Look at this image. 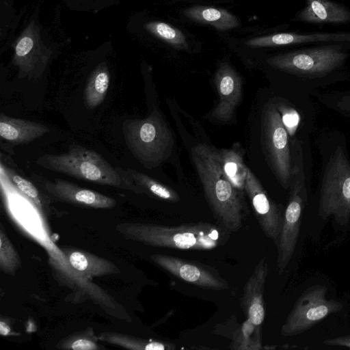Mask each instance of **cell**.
<instances>
[{
  "label": "cell",
  "mask_w": 350,
  "mask_h": 350,
  "mask_svg": "<svg viewBox=\"0 0 350 350\" xmlns=\"http://www.w3.org/2000/svg\"><path fill=\"white\" fill-rule=\"evenodd\" d=\"M191 157L214 217L229 232L239 230L248 210L243 193L224 173L217 149L200 144L191 148Z\"/></svg>",
  "instance_id": "obj_1"
},
{
  "label": "cell",
  "mask_w": 350,
  "mask_h": 350,
  "mask_svg": "<svg viewBox=\"0 0 350 350\" xmlns=\"http://www.w3.org/2000/svg\"><path fill=\"white\" fill-rule=\"evenodd\" d=\"M116 228L127 239L152 247L180 250H212L224 244L229 238L228 230L208 222L178 226L126 222Z\"/></svg>",
  "instance_id": "obj_2"
},
{
  "label": "cell",
  "mask_w": 350,
  "mask_h": 350,
  "mask_svg": "<svg viewBox=\"0 0 350 350\" xmlns=\"http://www.w3.org/2000/svg\"><path fill=\"white\" fill-rule=\"evenodd\" d=\"M348 55L334 46L279 54L267 59L273 68L295 77L302 85L301 94L310 96L329 85L330 75L345 62Z\"/></svg>",
  "instance_id": "obj_3"
},
{
  "label": "cell",
  "mask_w": 350,
  "mask_h": 350,
  "mask_svg": "<svg viewBox=\"0 0 350 350\" xmlns=\"http://www.w3.org/2000/svg\"><path fill=\"white\" fill-rule=\"evenodd\" d=\"M36 163L43 168L75 178L144 193L138 186L120 174L116 167L102 155L77 144L70 145L64 153L43 154Z\"/></svg>",
  "instance_id": "obj_4"
},
{
  "label": "cell",
  "mask_w": 350,
  "mask_h": 350,
  "mask_svg": "<svg viewBox=\"0 0 350 350\" xmlns=\"http://www.w3.org/2000/svg\"><path fill=\"white\" fill-rule=\"evenodd\" d=\"M322 167L319 215L323 219L332 217L345 226L350 221V159L345 145L332 144Z\"/></svg>",
  "instance_id": "obj_5"
},
{
  "label": "cell",
  "mask_w": 350,
  "mask_h": 350,
  "mask_svg": "<svg viewBox=\"0 0 350 350\" xmlns=\"http://www.w3.org/2000/svg\"><path fill=\"white\" fill-rule=\"evenodd\" d=\"M292 174L290 193L284 213L278 249L276 270L282 273L289 263L296 247L300 232L303 211L308 202L306 176V143L291 142Z\"/></svg>",
  "instance_id": "obj_6"
},
{
  "label": "cell",
  "mask_w": 350,
  "mask_h": 350,
  "mask_svg": "<svg viewBox=\"0 0 350 350\" xmlns=\"http://www.w3.org/2000/svg\"><path fill=\"white\" fill-rule=\"evenodd\" d=\"M122 133L130 152L147 169L159 166L172 153L174 134L156 109L146 118L124 120Z\"/></svg>",
  "instance_id": "obj_7"
},
{
  "label": "cell",
  "mask_w": 350,
  "mask_h": 350,
  "mask_svg": "<svg viewBox=\"0 0 350 350\" xmlns=\"http://www.w3.org/2000/svg\"><path fill=\"white\" fill-rule=\"evenodd\" d=\"M261 140L270 168L282 187L288 189L292 174L291 139L274 99L262 109Z\"/></svg>",
  "instance_id": "obj_8"
},
{
  "label": "cell",
  "mask_w": 350,
  "mask_h": 350,
  "mask_svg": "<svg viewBox=\"0 0 350 350\" xmlns=\"http://www.w3.org/2000/svg\"><path fill=\"white\" fill-rule=\"evenodd\" d=\"M327 287L310 286L296 300L282 325L280 334L292 336L310 329L331 314L339 312L342 304L334 299H327Z\"/></svg>",
  "instance_id": "obj_9"
},
{
  "label": "cell",
  "mask_w": 350,
  "mask_h": 350,
  "mask_svg": "<svg viewBox=\"0 0 350 350\" xmlns=\"http://www.w3.org/2000/svg\"><path fill=\"white\" fill-rule=\"evenodd\" d=\"M51 55V50L41 40L39 27L34 22H31L14 45L13 63L18 68L19 77L40 78Z\"/></svg>",
  "instance_id": "obj_10"
},
{
  "label": "cell",
  "mask_w": 350,
  "mask_h": 350,
  "mask_svg": "<svg viewBox=\"0 0 350 350\" xmlns=\"http://www.w3.org/2000/svg\"><path fill=\"white\" fill-rule=\"evenodd\" d=\"M254 214L265 236L277 247L282 230L284 214L279 206L268 196L260 182L248 167L245 185Z\"/></svg>",
  "instance_id": "obj_11"
},
{
  "label": "cell",
  "mask_w": 350,
  "mask_h": 350,
  "mask_svg": "<svg viewBox=\"0 0 350 350\" xmlns=\"http://www.w3.org/2000/svg\"><path fill=\"white\" fill-rule=\"evenodd\" d=\"M150 258L168 273L195 286L217 291L229 287L215 269L205 265L165 254H153Z\"/></svg>",
  "instance_id": "obj_12"
},
{
  "label": "cell",
  "mask_w": 350,
  "mask_h": 350,
  "mask_svg": "<svg viewBox=\"0 0 350 350\" xmlns=\"http://www.w3.org/2000/svg\"><path fill=\"white\" fill-rule=\"evenodd\" d=\"M218 103L211 117L220 122H228L234 116L242 96V79L237 71L226 62H221L214 77Z\"/></svg>",
  "instance_id": "obj_13"
},
{
  "label": "cell",
  "mask_w": 350,
  "mask_h": 350,
  "mask_svg": "<svg viewBox=\"0 0 350 350\" xmlns=\"http://www.w3.org/2000/svg\"><path fill=\"white\" fill-rule=\"evenodd\" d=\"M41 185L53 197L68 204L93 208H111L116 205L113 198L67 180H44Z\"/></svg>",
  "instance_id": "obj_14"
},
{
  "label": "cell",
  "mask_w": 350,
  "mask_h": 350,
  "mask_svg": "<svg viewBox=\"0 0 350 350\" xmlns=\"http://www.w3.org/2000/svg\"><path fill=\"white\" fill-rule=\"evenodd\" d=\"M268 271L266 258L262 257L247 280L241 300L247 319L260 326L265 317L264 291Z\"/></svg>",
  "instance_id": "obj_15"
},
{
  "label": "cell",
  "mask_w": 350,
  "mask_h": 350,
  "mask_svg": "<svg viewBox=\"0 0 350 350\" xmlns=\"http://www.w3.org/2000/svg\"><path fill=\"white\" fill-rule=\"evenodd\" d=\"M274 100L290 139L306 142L314 124L315 117L311 103L301 107L284 98Z\"/></svg>",
  "instance_id": "obj_16"
},
{
  "label": "cell",
  "mask_w": 350,
  "mask_h": 350,
  "mask_svg": "<svg viewBox=\"0 0 350 350\" xmlns=\"http://www.w3.org/2000/svg\"><path fill=\"white\" fill-rule=\"evenodd\" d=\"M62 252L71 267L85 278L100 277L118 271L113 262L88 252L72 248H62Z\"/></svg>",
  "instance_id": "obj_17"
},
{
  "label": "cell",
  "mask_w": 350,
  "mask_h": 350,
  "mask_svg": "<svg viewBox=\"0 0 350 350\" xmlns=\"http://www.w3.org/2000/svg\"><path fill=\"white\" fill-rule=\"evenodd\" d=\"M49 131V128L41 123L1 113L0 136L11 143L15 144L29 143Z\"/></svg>",
  "instance_id": "obj_18"
},
{
  "label": "cell",
  "mask_w": 350,
  "mask_h": 350,
  "mask_svg": "<svg viewBox=\"0 0 350 350\" xmlns=\"http://www.w3.org/2000/svg\"><path fill=\"white\" fill-rule=\"evenodd\" d=\"M297 17L307 23H340L350 20V12L330 1L309 0Z\"/></svg>",
  "instance_id": "obj_19"
},
{
  "label": "cell",
  "mask_w": 350,
  "mask_h": 350,
  "mask_svg": "<svg viewBox=\"0 0 350 350\" xmlns=\"http://www.w3.org/2000/svg\"><path fill=\"white\" fill-rule=\"evenodd\" d=\"M243 149L239 143L230 148L217 150L219 163L224 173L240 192L245 191L248 167L243 159Z\"/></svg>",
  "instance_id": "obj_20"
},
{
  "label": "cell",
  "mask_w": 350,
  "mask_h": 350,
  "mask_svg": "<svg viewBox=\"0 0 350 350\" xmlns=\"http://www.w3.org/2000/svg\"><path fill=\"white\" fill-rule=\"evenodd\" d=\"M184 14L194 22L208 24L221 31L231 29L239 25L237 18L224 9L196 5L186 9Z\"/></svg>",
  "instance_id": "obj_21"
},
{
  "label": "cell",
  "mask_w": 350,
  "mask_h": 350,
  "mask_svg": "<svg viewBox=\"0 0 350 350\" xmlns=\"http://www.w3.org/2000/svg\"><path fill=\"white\" fill-rule=\"evenodd\" d=\"M116 170L120 174L138 186L144 193L172 202L180 200L179 195L174 189L142 172L132 169L124 170L119 167H116Z\"/></svg>",
  "instance_id": "obj_22"
},
{
  "label": "cell",
  "mask_w": 350,
  "mask_h": 350,
  "mask_svg": "<svg viewBox=\"0 0 350 350\" xmlns=\"http://www.w3.org/2000/svg\"><path fill=\"white\" fill-rule=\"evenodd\" d=\"M109 82L108 68L105 63H101L91 74L85 88L84 103L87 108L94 109L103 102Z\"/></svg>",
  "instance_id": "obj_23"
},
{
  "label": "cell",
  "mask_w": 350,
  "mask_h": 350,
  "mask_svg": "<svg viewBox=\"0 0 350 350\" xmlns=\"http://www.w3.org/2000/svg\"><path fill=\"white\" fill-rule=\"evenodd\" d=\"M98 338L103 342L133 350H172L176 349L173 343L146 340L118 332L102 333L98 336Z\"/></svg>",
  "instance_id": "obj_24"
},
{
  "label": "cell",
  "mask_w": 350,
  "mask_h": 350,
  "mask_svg": "<svg viewBox=\"0 0 350 350\" xmlns=\"http://www.w3.org/2000/svg\"><path fill=\"white\" fill-rule=\"evenodd\" d=\"M261 326L246 319L234 333L230 348L238 350L261 349Z\"/></svg>",
  "instance_id": "obj_25"
},
{
  "label": "cell",
  "mask_w": 350,
  "mask_h": 350,
  "mask_svg": "<svg viewBox=\"0 0 350 350\" xmlns=\"http://www.w3.org/2000/svg\"><path fill=\"white\" fill-rule=\"evenodd\" d=\"M145 29L176 49L181 50L188 49L184 33L174 26L161 21H152L146 24Z\"/></svg>",
  "instance_id": "obj_26"
},
{
  "label": "cell",
  "mask_w": 350,
  "mask_h": 350,
  "mask_svg": "<svg viewBox=\"0 0 350 350\" xmlns=\"http://www.w3.org/2000/svg\"><path fill=\"white\" fill-rule=\"evenodd\" d=\"M327 107L350 118V90H317L312 94Z\"/></svg>",
  "instance_id": "obj_27"
},
{
  "label": "cell",
  "mask_w": 350,
  "mask_h": 350,
  "mask_svg": "<svg viewBox=\"0 0 350 350\" xmlns=\"http://www.w3.org/2000/svg\"><path fill=\"white\" fill-rule=\"evenodd\" d=\"M21 267V260L2 226L0 229V268L10 275H14Z\"/></svg>",
  "instance_id": "obj_28"
},
{
  "label": "cell",
  "mask_w": 350,
  "mask_h": 350,
  "mask_svg": "<svg viewBox=\"0 0 350 350\" xmlns=\"http://www.w3.org/2000/svg\"><path fill=\"white\" fill-rule=\"evenodd\" d=\"M97 340L98 338H96L93 331L87 329L62 340L57 347L62 349L97 350L100 349Z\"/></svg>",
  "instance_id": "obj_29"
},
{
  "label": "cell",
  "mask_w": 350,
  "mask_h": 350,
  "mask_svg": "<svg viewBox=\"0 0 350 350\" xmlns=\"http://www.w3.org/2000/svg\"><path fill=\"white\" fill-rule=\"evenodd\" d=\"M6 176L12 185L27 197L34 205L43 208L41 195L36 187L29 180L18 174L14 170L5 168Z\"/></svg>",
  "instance_id": "obj_30"
},
{
  "label": "cell",
  "mask_w": 350,
  "mask_h": 350,
  "mask_svg": "<svg viewBox=\"0 0 350 350\" xmlns=\"http://www.w3.org/2000/svg\"><path fill=\"white\" fill-rule=\"evenodd\" d=\"M323 343L327 345L341 346L350 348V335L326 339Z\"/></svg>",
  "instance_id": "obj_31"
},
{
  "label": "cell",
  "mask_w": 350,
  "mask_h": 350,
  "mask_svg": "<svg viewBox=\"0 0 350 350\" xmlns=\"http://www.w3.org/2000/svg\"><path fill=\"white\" fill-rule=\"evenodd\" d=\"M11 333L10 327L4 321H0V334L3 336L10 335Z\"/></svg>",
  "instance_id": "obj_32"
}]
</instances>
